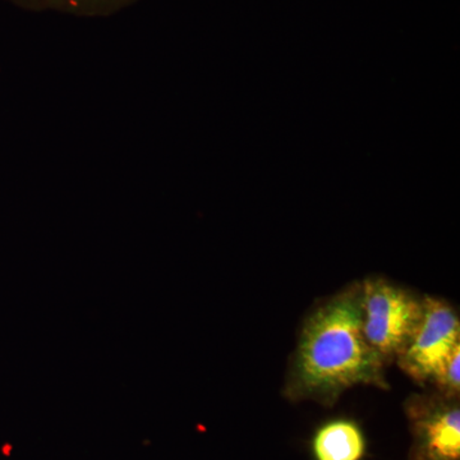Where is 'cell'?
Instances as JSON below:
<instances>
[{
	"label": "cell",
	"mask_w": 460,
	"mask_h": 460,
	"mask_svg": "<svg viewBox=\"0 0 460 460\" xmlns=\"http://www.w3.org/2000/svg\"><path fill=\"white\" fill-rule=\"evenodd\" d=\"M385 361L363 332L361 283L345 288L305 319L286 384L290 401L332 405L356 385L387 389Z\"/></svg>",
	"instance_id": "6da1fadb"
},
{
	"label": "cell",
	"mask_w": 460,
	"mask_h": 460,
	"mask_svg": "<svg viewBox=\"0 0 460 460\" xmlns=\"http://www.w3.org/2000/svg\"><path fill=\"white\" fill-rule=\"evenodd\" d=\"M366 339L384 361L396 358L413 334L422 314V299L384 278L361 283Z\"/></svg>",
	"instance_id": "7a4b0ae2"
},
{
	"label": "cell",
	"mask_w": 460,
	"mask_h": 460,
	"mask_svg": "<svg viewBox=\"0 0 460 460\" xmlns=\"http://www.w3.org/2000/svg\"><path fill=\"white\" fill-rule=\"evenodd\" d=\"M460 345V321L444 299L423 296L413 334L396 357L399 367L420 384L429 383Z\"/></svg>",
	"instance_id": "3957f363"
},
{
	"label": "cell",
	"mask_w": 460,
	"mask_h": 460,
	"mask_svg": "<svg viewBox=\"0 0 460 460\" xmlns=\"http://www.w3.org/2000/svg\"><path fill=\"white\" fill-rule=\"evenodd\" d=\"M410 420V460H460L459 398L414 395L405 404Z\"/></svg>",
	"instance_id": "277c9868"
},
{
	"label": "cell",
	"mask_w": 460,
	"mask_h": 460,
	"mask_svg": "<svg viewBox=\"0 0 460 460\" xmlns=\"http://www.w3.org/2000/svg\"><path fill=\"white\" fill-rule=\"evenodd\" d=\"M314 460H362L366 438L354 420H334L317 429L313 438Z\"/></svg>",
	"instance_id": "5b68a950"
},
{
	"label": "cell",
	"mask_w": 460,
	"mask_h": 460,
	"mask_svg": "<svg viewBox=\"0 0 460 460\" xmlns=\"http://www.w3.org/2000/svg\"><path fill=\"white\" fill-rule=\"evenodd\" d=\"M435 384L441 395L459 398L460 392V345L453 350L452 356L445 362L443 368L436 375Z\"/></svg>",
	"instance_id": "8992f818"
}]
</instances>
